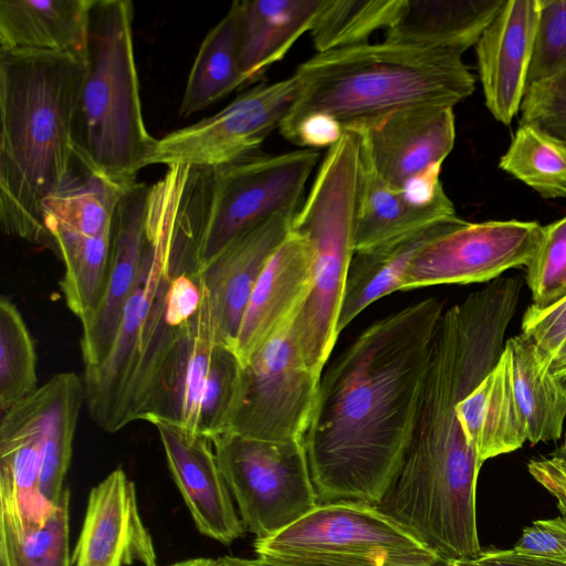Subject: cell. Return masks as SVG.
<instances>
[{"instance_id": "1", "label": "cell", "mask_w": 566, "mask_h": 566, "mask_svg": "<svg viewBox=\"0 0 566 566\" xmlns=\"http://www.w3.org/2000/svg\"><path fill=\"white\" fill-rule=\"evenodd\" d=\"M442 314L428 297L376 321L321 379L303 438L319 504L380 503L413 436Z\"/></svg>"}, {"instance_id": "2", "label": "cell", "mask_w": 566, "mask_h": 566, "mask_svg": "<svg viewBox=\"0 0 566 566\" xmlns=\"http://www.w3.org/2000/svg\"><path fill=\"white\" fill-rule=\"evenodd\" d=\"M85 75L86 62L71 55L0 51V226L50 250L42 208L75 175Z\"/></svg>"}, {"instance_id": "3", "label": "cell", "mask_w": 566, "mask_h": 566, "mask_svg": "<svg viewBox=\"0 0 566 566\" xmlns=\"http://www.w3.org/2000/svg\"><path fill=\"white\" fill-rule=\"evenodd\" d=\"M293 75L298 92L280 127L316 116L344 133L408 107H453L475 87L461 55L385 40L316 53Z\"/></svg>"}, {"instance_id": "4", "label": "cell", "mask_w": 566, "mask_h": 566, "mask_svg": "<svg viewBox=\"0 0 566 566\" xmlns=\"http://www.w3.org/2000/svg\"><path fill=\"white\" fill-rule=\"evenodd\" d=\"M129 0H94L86 75L73 122L77 163L127 188L155 140L142 108Z\"/></svg>"}, {"instance_id": "5", "label": "cell", "mask_w": 566, "mask_h": 566, "mask_svg": "<svg viewBox=\"0 0 566 566\" xmlns=\"http://www.w3.org/2000/svg\"><path fill=\"white\" fill-rule=\"evenodd\" d=\"M360 181V138L348 130L328 148L291 223V232L308 247L312 271L293 333L307 367L319 377L339 335V312L355 253Z\"/></svg>"}, {"instance_id": "6", "label": "cell", "mask_w": 566, "mask_h": 566, "mask_svg": "<svg viewBox=\"0 0 566 566\" xmlns=\"http://www.w3.org/2000/svg\"><path fill=\"white\" fill-rule=\"evenodd\" d=\"M189 211L187 172L171 167L149 186L143 266L125 304L114 343L102 363L84 368L90 416L106 432L118 431V413L130 370L157 296L166 281L176 275Z\"/></svg>"}, {"instance_id": "7", "label": "cell", "mask_w": 566, "mask_h": 566, "mask_svg": "<svg viewBox=\"0 0 566 566\" xmlns=\"http://www.w3.org/2000/svg\"><path fill=\"white\" fill-rule=\"evenodd\" d=\"M258 557L337 566H423L439 559L376 506L318 504L280 533L255 539Z\"/></svg>"}, {"instance_id": "8", "label": "cell", "mask_w": 566, "mask_h": 566, "mask_svg": "<svg viewBox=\"0 0 566 566\" xmlns=\"http://www.w3.org/2000/svg\"><path fill=\"white\" fill-rule=\"evenodd\" d=\"M245 530L271 537L319 503L303 439L268 441L224 432L211 438Z\"/></svg>"}, {"instance_id": "9", "label": "cell", "mask_w": 566, "mask_h": 566, "mask_svg": "<svg viewBox=\"0 0 566 566\" xmlns=\"http://www.w3.org/2000/svg\"><path fill=\"white\" fill-rule=\"evenodd\" d=\"M319 154H252L212 168V192L193 274L234 239L284 210H297Z\"/></svg>"}, {"instance_id": "10", "label": "cell", "mask_w": 566, "mask_h": 566, "mask_svg": "<svg viewBox=\"0 0 566 566\" xmlns=\"http://www.w3.org/2000/svg\"><path fill=\"white\" fill-rule=\"evenodd\" d=\"M296 311L242 366L228 432L268 441L304 438L321 377L307 367L294 336Z\"/></svg>"}, {"instance_id": "11", "label": "cell", "mask_w": 566, "mask_h": 566, "mask_svg": "<svg viewBox=\"0 0 566 566\" xmlns=\"http://www.w3.org/2000/svg\"><path fill=\"white\" fill-rule=\"evenodd\" d=\"M297 92L294 75L259 84L212 116L155 138L143 168L151 165L216 168L255 154L280 127Z\"/></svg>"}, {"instance_id": "12", "label": "cell", "mask_w": 566, "mask_h": 566, "mask_svg": "<svg viewBox=\"0 0 566 566\" xmlns=\"http://www.w3.org/2000/svg\"><path fill=\"white\" fill-rule=\"evenodd\" d=\"M543 235L544 226L536 221L462 219L416 254L400 290L495 280L510 269L526 268Z\"/></svg>"}, {"instance_id": "13", "label": "cell", "mask_w": 566, "mask_h": 566, "mask_svg": "<svg viewBox=\"0 0 566 566\" xmlns=\"http://www.w3.org/2000/svg\"><path fill=\"white\" fill-rule=\"evenodd\" d=\"M361 156L376 175L402 188L442 166L455 140L453 107L419 105L387 115L358 132Z\"/></svg>"}, {"instance_id": "14", "label": "cell", "mask_w": 566, "mask_h": 566, "mask_svg": "<svg viewBox=\"0 0 566 566\" xmlns=\"http://www.w3.org/2000/svg\"><path fill=\"white\" fill-rule=\"evenodd\" d=\"M43 416L42 387L1 415L0 525L18 536L41 527L55 506L40 490Z\"/></svg>"}, {"instance_id": "15", "label": "cell", "mask_w": 566, "mask_h": 566, "mask_svg": "<svg viewBox=\"0 0 566 566\" xmlns=\"http://www.w3.org/2000/svg\"><path fill=\"white\" fill-rule=\"evenodd\" d=\"M297 210L277 212L229 243L195 274L206 291L217 343L234 347L252 291L291 231Z\"/></svg>"}, {"instance_id": "16", "label": "cell", "mask_w": 566, "mask_h": 566, "mask_svg": "<svg viewBox=\"0 0 566 566\" xmlns=\"http://www.w3.org/2000/svg\"><path fill=\"white\" fill-rule=\"evenodd\" d=\"M157 566L153 537L139 513L136 488L115 469L90 494L73 566Z\"/></svg>"}, {"instance_id": "17", "label": "cell", "mask_w": 566, "mask_h": 566, "mask_svg": "<svg viewBox=\"0 0 566 566\" xmlns=\"http://www.w3.org/2000/svg\"><path fill=\"white\" fill-rule=\"evenodd\" d=\"M149 186L135 182L125 189L116 207L108 276L104 295L93 314L83 321L81 353L84 366H95L107 356L127 300L142 271L146 245Z\"/></svg>"}, {"instance_id": "18", "label": "cell", "mask_w": 566, "mask_h": 566, "mask_svg": "<svg viewBox=\"0 0 566 566\" xmlns=\"http://www.w3.org/2000/svg\"><path fill=\"white\" fill-rule=\"evenodd\" d=\"M154 426L172 480L197 530L224 545L240 538L245 526L234 507L211 439L167 423Z\"/></svg>"}, {"instance_id": "19", "label": "cell", "mask_w": 566, "mask_h": 566, "mask_svg": "<svg viewBox=\"0 0 566 566\" xmlns=\"http://www.w3.org/2000/svg\"><path fill=\"white\" fill-rule=\"evenodd\" d=\"M539 0H507L475 44L485 105L510 125L520 113L527 83Z\"/></svg>"}, {"instance_id": "20", "label": "cell", "mask_w": 566, "mask_h": 566, "mask_svg": "<svg viewBox=\"0 0 566 566\" xmlns=\"http://www.w3.org/2000/svg\"><path fill=\"white\" fill-rule=\"evenodd\" d=\"M202 291L201 305L170 346L140 415L143 421L171 424L191 434H197L199 403L217 343L203 287Z\"/></svg>"}, {"instance_id": "21", "label": "cell", "mask_w": 566, "mask_h": 566, "mask_svg": "<svg viewBox=\"0 0 566 566\" xmlns=\"http://www.w3.org/2000/svg\"><path fill=\"white\" fill-rule=\"evenodd\" d=\"M440 171L441 166L433 167L402 188H394L382 181L361 156L355 252L455 216L454 206L440 181Z\"/></svg>"}, {"instance_id": "22", "label": "cell", "mask_w": 566, "mask_h": 566, "mask_svg": "<svg viewBox=\"0 0 566 566\" xmlns=\"http://www.w3.org/2000/svg\"><path fill=\"white\" fill-rule=\"evenodd\" d=\"M311 281L308 247L290 231L265 265L244 311L233 347L242 366L300 307Z\"/></svg>"}, {"instance_id": "23", "label": "cell", "mask_w": 566, "mask_h": 566, "mask_svg": "<svg viewBox=\"0 0 566 566\" xmlns=\"http://www.w3.org/2000/svg\"><path fill=\"white\" fill-rule=\"evenodd\" d=\"M94 0H0V51L87 60Z\"/></svg>"}, {"instance_id": "24", "label": "cell", "mask_w": 566, "mask_h": 566, "mask_svg": "<svg viewBox=\"0 0 566 566\" xmlns=\"http://www.w3.org/2000/svg\"><path fill=\"white\" fill-rule=\"evenodd\" d=\"M505 0H405L385 41L462 53L475 45Z\"/></svg>"}, {"instance_id": "25", "label": "cell", "mask_w": 566, "mask_h": 566, "mask_svg": "<svg viewBox=\"0 0 566 566\" xmlns=\"http://www.w3.org/2000/svg\"><path fill=\"white\" fill-rule=\"evenodd\" d=\"M457 413L482 464L522 448L527 441L504 349L494 367L458 402Z\"/></svg>"}, {"instance_id": "26", "label": "cell", "mask_w": 566, "mask_h": 566, "mask_svg": "<svg viewBox=\"0 0 566 566\" xmlns=\"http://www.w3.org/2000/svg\"><path fill=\"white\" fill-rule=\"evenodd\" d=\"M457 214L354 253L342 301L338 333L373 302L400 290L403 274L429 242L455 227Z\"/></svg>"}, {"instance_id": "27", "label": "cell", "mask_w": 566, "mask_h": 566, "mask_svg": "<svg viewBox=\"0 0 566 566\" xmlns=\"http://www.w3.org/2000/svg\"><path fill=\"white\" fill-rule=\"evenodd\" d=\"M324 0H239L240 65L245 84L311 32Z\"/></svg>"}, {"instance_id": "28", "label": "cell", "mask_w": 566, "mask_h": 566, "mask_svg": "<svg viewBox=\"0 0 566 566\" xmlns=\"http://www.w3.org/2000/svg\"><path fill=\"white\" fill-rule=\"evenodd\" d=\"M515 398L525 422L527 441L558 440L566 418V377L549 373V360L524 334L505 340Z\"/></svg>"}, {"instance_id": "29", "label": "cell", "mask_w": 566, "mask_h": 566, "mask_svg": "<svg viewBox=\"0 0 566 566\" xmlns=\"http://www.w3.org/2000/svg\"><path fill=\"white\" fill-rule=\"evenodd\" d=\"M240 65L239 0L202 40L190 69L179 115L189 117L245 86Z\"/></svg>"}, {"instance_id": "30", "label": "cell", "mask_w": 566, "mask_h": 566, "mask_svg": "<svg viewBox=\"0 0 566 566\" xmlns=\"http://www.w3.org/2000/svg\"><path fill=\"white\" fill-rule=\"evenodd\" d=\"M41 387L44 394V416L40 490L48 502L56 505L66 488L64 481L72 459L85 390L83 380L71 371L52 376Z\"/></svg>"}, {"instance_id": "31", "label": "cell", "mask_w": 566, "mask_h": 566, "mask_svg": "<svg viewBox=\"0 0 566 566\" xmlns=\"http://www.w3.org/2000/svg\"><path fill=\"white\" fill-rule=\"evenodd\" d=\"M50 238L52 251L65 268L60 283L64 301L82 323L93 314L105 292L112 228L93 237L57 230Z\"/></svg>"}, {"instance_id": "32", "label": "cell", "mask_w": 566, "mask_h": 566, "mask_svg": "<svg viewBox=\"0 0 566 566\" xmlns=\"http://www.w3.org/2000/svg\"><path fill=\"white\" fill-rule=\"evenodd\" d=\"M125 189L85 169L84 177L74 175L43 203V223L49 238L57 230L88 237L109 230Z\"/></svg>"}, {"instance_id": "33", "label": "cell", "mask_w": 566, "mask_h": 566, "mask_svg": "<svg viewBox=\"0 0 566 566\" xmlns=\"http://www.w3.org/2000/svg\"><path fill=\"white\" fill-rule=\"evenodd\" d=\"M405 0H324L311 30L316 53L368 42L376 31L389 29Z\"/></svg>"}, {"instance_id": "34", "label": "cell", "mask_w": 566, "mask_h": 566, "mask_svg": "<svg viewBox=\"0 0 566 566\" xmlns=\"http://www.w3.org/2000/svg\"><path fill=\"white\" fill-rule=\"evenodd\" d=\"M499 166L543 198L566 196V146L531 126H518Z\"/></svg>"}, {"instance_id": "35", "label": "cell", "mask_w": 566, "mask_h": 566, "mask_svg": "<svg viewBox=\"0 0 566 566\" xmlns=\"http://www.w3.org/2000/svg\"><path fill=\"white\" fill-rule=\"evenodd\" d=\"M36 353L28 326L7 296L0 300V411L32 395L39 387Z\"/></svg>"}, {"instance_id": "36", "label": "cell", "mask_w": 566, "mask_h": 566, "mask_svg": "<svg viewBox=\"0 0 566 566\" xmlns=\"http://www.w3.org/2000/svg\"><path fill=\"white\" fill-rule=\"evenodd\" d=\"M70 496L65 488L44 524L24 536L0 525V566H71Z\"/></svg>"}, {"instance_id": "37", "label": "cell", "mask_w": 566, "mask_h": 566, "mask_svg": "<svg viewBox=\"0 0 566 566\" xmlns=\"http://www.w3.org/2000/svg\"><path fill=\"white\" fill-rule=\"evenodd\" d=\"M242 364L234 349L216 343L203 386L197 434L213 438L229 431L235 409Z\"/></svg>"}, {"instance_id": "38", "label": "cell", "mask_w": 566, "mask_h": 566, "mask_svg": "<svg viewBox=\"0 0 566 566\" xmlns=\"http://www.w3.org/2000/svg\"><path fill=\"white\" fill-rule=\"evenodd\" d=\"M533 305L547 307L566 295V217L544 226L537 252L526 266Z\"/></svg>"}, {"instance_id": "39", "label": "cell", "mask_w": 566, "mask_h": 566, "mask_svg": "<svg viewBox=\"0 0 566 566\" xmlns=\"http://www.w3.org/2000/svg\"><path fill=\"white\" fill-rule=\"evenodd\" d=\"M566 67V0H539V12L526 86Z\"/></svg>"}, {"instance_id": "40", "label": "cell", "mask_w": 566, "mask_h": 566, "mask_svg": "<svg viewBox=\"0 0 566 566\" xmlns=\"http://www.w3.org/2000/svg\"><path fill=\"white\" fill-rule=\"evenodd\" d=\"M520 125L531 126L566 146V67L526 86Z\"/></svg>"}, {"instance_id": "41", "label": "cell", "mask_w": 566, "mask_h": 566, "mask_svg": "<svg viewBox=\"0 0 566 566\" xmlns=\"http://www.w3.org/2000/svg\"><path fill=\"white\" fill-rule=\"evenodd\" d=\"M522 334L551 361L566 342V295L547 307L530 305L523 315Z\"/></svg>"}, {"instance_id": "42", "label": "cell", "mask_w": 566, "mask_h": 566, "mask_svg": "<svg viewBox=\"0 0 566 566\" xmlns=\"http://www.w3.org/2000/svg\"><path fill=\"white\" fill-rule=\"evenodd\" d=\"M511 549L524 557L566 563V516L534 521Z\"/></svg>"}, {"instance_id": "43", "label": "cell", "mask_w": 566, "mask_h": 566, "mask_svg": "<svg viewBox=\"0 0 566 566\" xmlns=\"http://www.w3.org/2000/svg\"><path fill=\"white\" fill-rule=\"evenodd\" d=\"M527 469L534 480L557 500L558 509L566 516V479L549 458L533 459L528 462Z\"/></svg>"}, {"instance_id": "44", "label": "cell", "mask_w": 566, "mask_h": 566, "mask_svg": "<svg viewBox=\"0 0 566 566\" xmlns=\"http://www.w3.org/2000/svg\"><path fill=\"white\" fill-rule=\"evenodd\" d=\"M480 566H566V563L524 557L512 549H485L475 558Z\"/></svg>"}, {"instance_id": "45", "label": "cell", "mask_w": 566, "mask_h": 566, "mask_svg": "<svg viewBox=\"0 0 566 566\" xmlns=\"http://www.w3.org/2000/svg\"><path fill=\"white\" fill-rule=\"evenodd\" d=\"M249 560H250V566H337V565H321V564L282 562V560L269 559V558H262V557H255V558L249 559ZM423 566H452V562L439 558L434 563L423 565Z\"/></svg>"}, {"instance_id": "46", "label": "cell", "mask_w": 566, "mask_h": 566, "mask_svg": "<svg viewBox=\"0 0 566 566\" xmlns=\"http://www.w3.org/2000/svg\"><path fill=\"white\" fill-rule=\"evenodd\" d=\"M548 369L553 376L566 377V342L551 360Z\"/></svg>"}, {"instance_id": "47", "label": "cell", "mask_w": 566, "mask_h": 566, "mask_svg": "<svg viewBox=\"0 0 566 566\" xmlns=\"http://www.w3.org/2000/svg\"><path fill=\"white\" fill-rule=\"evenodd\" d=\"M168 566H217V560L212 558H190L186 560H181L178 563H174Z\"/></svg>"}, {"instance_id": "48", "label": "cell", "mask_w": 566, "mask_h": 566, "mask_svg": "<svg viewBox=\"0 0 566 566\" xmlns=\"http://www.w3.org/2000/svg\"><path fill=\"white\" fill-rule=\"evenodd\" d=\"M216 560L217 566H250V560L241 557L223 556Z\"/></svg>"}, {"instance_id": "49", "label": "cell", "mask_w": 566, "mask_h": 566, "mask_svg": "<svg viewBox=\"0 0 566 566\" xmlns=\"http://www.w3.org/2000/svg\"><path fill=\"white\" fill-rule=\"evenodd\" d=\"M554 467L560 472V474L566 479V458L559 455L549 457Z\"/></svg>"}, {"instance_id": "50", "label": "cell", "mask_w": 566, "mask_h": 566, "mask_svg": "<svg viewBox=\"0 0 566 566\" xmlns=\"http://www.w3.org/2000/svg\"><path fill=\"white\" fill-rule=\"evenodd\" d=\"M452 566H480L474 559H458V560H451Z\"/></svg>"}, {"instance_id": "51", "label": "cell", "mask_w": 566, "mask_h": 566, "mask_svg": "<svg viewBox=\"0 0 566 566\" xmlns=\"http://www.w3.org/2000/svg\"><path fill=\"white\" fill-rule=\"evenodd\" d=\"M207 169L209 170V179H210V191H209V201H210V193H211V171H210V169H209V168H207ZM209 201H208V207H209ZM208 207H207V210H208ZM206 217H207V211H206ZM205 220H206V218H205ZM203 224H205V222H203ZM202 229H203V227H202ZM201 233H202V231H201ZM200 237H201V234H200ZM199 240H200V238H199ZM198 243H199V241H198ZM198 243H197V247H198ZM197 247H196V250H197ZM196 250L193 251V254H192V255H195ZM192 258H193V256H191V259H190L189 263L186 265L185 271H186V270H187V268L190 265V263H191V261H192ZM185 271H184V272H185ZM184 272H182V273H184ZM179 274H180V273H179Z\"/></svg>"}, {"instance_id": "52", "label": "cell", "mask_w": 566, "mask_h": 566, "mask_svg": "<svg viewBox=\"0 0 566 566\" xmlns=\"http://www.w3.org/2000/svg\"><path fill=\"white\" fill-rule=\"evenodd\" d=\"M565 449H566V441H565Z\"/></svg>"}]
</instances>
